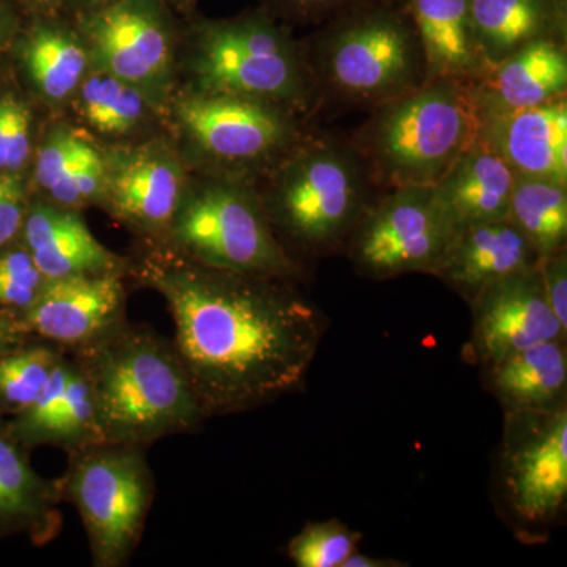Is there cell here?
Returning <instances> with one entry per match:
<instances>
[{"instance_id":"obj_34","label":"cell","mask_w":567,"mask_h":567,"mask_svg":"<svg viewBox=\"0 0 567 567\" xmlns=\"http://www.w3.org/2000/svg\"><path fill=\"white\" fill-rule=\"evenodd\" d=\"M28 208L21 175L0 174V251L20 238Z\"/></svg>"},{"instance_id":"obj_13","label":"cell","mask_w":567,"mask_h":567,"mask_svg":"<svg viewBox=\"0 0 567 567\" xmlns=\"http://www.w3.org/2000/svg\"><path fill=\"white\" fill-rule=\"evenodd\" d=\"M104 155V210L151 240L166 237L189 185L177 153L162 141H151Z\"/></svg>"},{"instance_id":"obj_12","label":"cell","mask_w":567,"mask_h":567,"mask_svg":"<svg viewBox=\"0 0 567 567\" xmlns=\"http://www.w3.org/2000/svg\"><path fill=\"white\" fill-rule=\"evenodd\" d=\"M92 65L140 89L159 110L174 82V44L162 18L137 0H122L84 22Z\"/></svg>"},{"instance_id":"obj_24","label":"cell","mask_w":567,"mask_h":567,"mask_svg":"<svg viewBox=\"0 0 567 567\" xmlns=\"http://www.w3.org/2000/svg\"><path fill=\"white\" fill-rule=\"evenodd\" d=\"M427 62V81H477L488 63L477 47L470 0H406Z\"/></svg>"},{"instance_id":"obj_39","label":"cell","mask_w":567,"mask_h":567,"mask_svg":"<svg viewBox=\"0 0 567 567\" xmlns=\"http://www.w3.org/2000/svg\"><path fill=\"white\" fill-rule=\"evenodd\" d=\"M10 40V25L7 20L6 13H3L2 6H0V50L6 48V44Z\"/></svg>"},{"instance_id":"obj_21","label":"cell","mask_w":567,"mask_h":567,"mask_svg":"<svg viewBox=\"0 0 567 567\" xmlns=\"http://www.w3.org/2000/svg\"><path fill=\"white\" fill-rule=\"evenodd\" d=\"M483 115L528 110L567 95L566 40L543 39L488 66L475 81Z\"/></svg>"},{"instance_id":"obj_4","label":"cell","mask_w":567,"mask_h":567,"mask_svg":"<svg viewBox=\"0 0 567 567\" xmlns=\"http://www.w3.org/2000/svg\"><path fill=\"white\" fill-rule=\"evenodd\" d=\"M322 104L372 111L427 81L423 43L409 10L360 0L301 43Z\"/></svg>"},{"instance_id":"obj_41","label":"cell","mask_w":567,"mask_h":567,"mask_svg":"<svg viewBox=\"0 0 567 567\" xmlns=\"http://www.w3.org/2000/svg\"><path fill=\"white\" fill-rule=\"evenodd\" d=\"M91 2H103V0H91Z\"/></svg>"},{"instance_id":"obj_17","label":"cell","mask_w":567,"mask_h":567,"mask_svg":"<svg viewBox=\"0 0 567 567\" xmlns=\"http://www.w3.org/2000/svg\"><path fill=\"white\" fill-rule=\"evenodd\" d=\"M540 252L509 218L454 233L434 274L470 303L487 286L539 265Z\"/></svg>"},{"instance_id":"obj_5","label":"cell","mask_w":567,"mask_h":567,"mask_svg":"<svg viewBox=\"0 0 567 567\" xmlns=\"http://www.w3.org/2000/svg\"><path fill=\"white\" fill-rule=\"evenodd\" d=\"M483 126L475 82L435 78L369 111L350 141L380 189L434 186Z\"/></svg>"},{"instance_id":"obj_22","label":"cell","mask_w":567,"mask_h":567,"mask_svg":"<svg viewBox=\"0 0 567 567\" xmlns=\"http://www.w3.org/2000/svg\"><path fill=\"white\" fill-rule=\"evenodd\" d=\"M483 132L520 177L567 183V95L528 110L484 115Z\"/></svg>"},{"instance_id":"obj_7","label":"cell","mask_w":567,"mask_h":567,"mask_svg":"<svg viewBox=\"0 0 567 567\" xmlns=\"http://www.w3.org/2000/svg\"><path fill=\"white\" fill-rule=\"evenodd\" d=\"M163 240L197 262L300 282L306 267L286 251L252 178L215 174L188 185Z\"/></svg>"},{"instance_id":"obj_37","label":"cell","mask_w":567,"mask_h":567,"mask_svg":"<svg viewBox=\"0 0 567 567\" xmlns=\"http://www.w3.org/2000/svg\"><path fill=\"white\" fill-rule=\"evenodd\" d=\"M31 336L25 334L22 330L20 319L14 316L0 312V353L14 349L28 341Z\"/></svg>"},{"instance_id":"obj_31","label":"cell","mask_w":567,"mask_h":567,"mask_svg":"<svg viewBox=\"0 0 567 567\" xmlns=\"http://www.w3.org/2000/svg\"><path fill=\"white\" fill-rule=\"evenodd\" d=\"M47 281L18 238L0 251V312L20 319L35 303Z\"/></svg>"},{"instance_id":"obj_20","label":"cell","mask_w":567,"mask_h":567,"mask_svg":"<svg viewBox=\"0 0 567 567\" xmlns=\"http://www.w3.org/2000/svg\"><path fill=\"white\" fill-rule=\"evenodd\" d=\"M517 174L487 134L481 133L434 185L454 229L507 218Z\"/></svg>"},{"instance_id":"obj_16","label":"cell","mask_w":567,"mask_h":567,"mask_svg":"<svg viewBox=\"0 0 567 567\" xmlns=\"http://www.w3.org/2000/svg\"><path fill=\"white\" fill-rule=\"evenodd\" d=\"M18 442L29 451L54 446L66 454L103 442L91 382L76 358H62L35 402L9 421Z\"/></svg>"},{"instance_id":"obj_25","label":"cell","mask_w":567,"mask_h":567,"mask_svg":"<svg viewBox=\"0 0 567 567\" xmlns=\"http://www.w3.org/2000/svg\"><path fill=\"white\" fill-rule=\"evenodd\" d=\"M470 11L488 66L533 41L566 40V0H470Z\"/></svg>"},{"instance_id":"obj_27","label":"cell","mask_w":567,"mask_h":567,"mask_svg":"<svg viewBox=\"0 0 567 567\" xmlns=\"http://www.w3.org/2000/svg\"><path fill=\"white\" fill-rule=\"evenodd\" d=\"M74 96L82 121L103 136H130L155 111L140 89L93 65Z\"/></svg>"},{"instance_id":"obj_3","label":"cell","mask_w":567,"mask_h":567,"mask_svg":"<svg viewBox=\"0 0 567 567\" xmlns=\"http://www.w3.org/2000/svg\"><path fill=\"white\" fill-rule=\"evenodd\" d=\"M256 178L268 221L286 251L303 265L344 254L368 205L382 192L353 142L308 130Z\"/></svg>"},{"instance_id":"obj_33","label":"cell","mask_w":567,"mask_h":567,"mask_svg":"<svg viewBox=\"0 0 567 567\" xmlns=\"http://www.w3.org/2000/svg\"><path fill=\"white\" fill-rule=\"evenodd\" d=\"M32 156V112L13 93L0 96V174L21 175Z\"/></svg>"},{"instance_id":"obj_26","label":"cell","mask_w":567,"mask_h":567,"mask_svg":"<svg viewBox=\"0 0 567 567\" xmlns=\"http://www.w3.org/2000/svg\"><path fill=\"white\" fill-rule=\"evenodd\" d=\"M22 63L37 93L55 106L74 99L92 59L85 41L63 29L41 25L25 41Z\"/></svg>"},{"instance_id":"obj_40","label":"cell","mask_w":567,"mask_h":567,"mask_svg":"<svg viewBox=\"0 0 567 567\" xmlns=\"http://www.w3.org/2000/svg\"><path fill=\"white\" fill-rule=\"evenodd\" d=\"M380 2L390 3V6L404 7V9H406V0H380Z\"/></svg>"},{"instance_id":"obj_18","label":"cell","mask_w":567,"mask_h":567,"mask_svg":"<svg viewBox=\"0 0 567 567\" xmlns=\"http://www.w3.org/2000/svg\"><path fill=\"white\" fill-rule=\"evenodd\" d=\"M20 241L47 279L73 275H130V260L96 240L80 210L39 199L29 203Z\"/></svg>"},{"instance_id":"obj_1","label":"cell","mask_w":567,"mask_h":567,"mask_svg":"<svg viewBox=\"0 0 567 567\" xmlns=\"http://www.w3.org/2000/svg\"><path fill=\"white\" fill-rule=\"evenodd\" d=\"M147 240L130 275L166 301L175 352L207 420L305 386L328 319L297 281L210 267Z\"/></svg>"},{"instance_id":"obj_28","label":"cell","mask_w":567,"mask_h":567,"mask_svg":"<svg viewBox=\"0 0 567 567\" xmlns=\"http://www.w3.org/2000/svg\"><path fill=\"white\" fill-rule=\"evenodd\" d=\"M507 218L540 256L567 248V183L517 175Z\"/></svg>"},{"instance_id":"obj_32","label":"cell","mask_w":567,"mask_h":567,"mask_svg":"<svg viewBox=\"0 0 567 567\" xmlns=\"http://www.w3.org/2000/svg\"><path fill=\"white\" fill-rule=\"evenodd\" d=\"M95 144L71 126H55L41 142L33 164V181L47 194L62 182Z\"/></svg>"},{"instance_id":"obj_11","label":"cell","mask_w":567,"mask_h":567,"mask_svg":"<svg viewBox=\"0 0 567 567\" xmlns=\"http://www.w3.org/2000/svg\"><path fill=\"white\" fill-rule=\"evenodd\" d=\"M499 492L514 524L536 535L554 524L567 499V406L505 413Z\"/></svg>"},{"instance_id":"obj_2","label":"cell","mask_w":567,"mask_h":567,"mask_svg":"<svg viewBox=\"0 0 567 567\" xmlns=\"http://www.w3.org/2000/svg\"><path fill=\"white\" fill-rule=\"evenodd\" d=\"M84 369L103 442L148 447L194 434L205 423L173 339L128 319L110 333L69 350Z\"/></svg>"},{"instance_id":"obj_9","label":"cell","mask_w":567,"mask_h":567,"mask_svg":"<svg viewBox=\"0 0 567 567\" xmlns=\"http://www.w3.org/2000/svg\"><path fill=\"white\" fill-rule=\"evenodd\" d=\"M175 117L213 173L248 178L274 166L309 130L287 107L224 93H185Z\"/></svg>"},{"instance_id":"obj_42","label":"cell","mask_w":567,"mask_h":567,"mask_svg":"<svg viewBox=\"0 0 567 567\" xmlns=\"http://www.w3.org/2000/svg\"><path fill=\"white\" fill-rule=\"evenodd\" d=\"M40 2H52V0H40Z\"/></svg>"},{"instance_id":"obj_15","label":"cell","mask_w":567,"mask_h":567,"mask_svg":"<svg viewBox=\"0 0 567 567\" xmlns=\"http://www.w3.org/2000/svg\"><path fill=\"white\" fill-rule=\"evenodd\" d=\"M123 278L103 274L48 279L35 303L20 317L22 330L65 352L91 344L126 320Z\"/></svg>"},{"instance_id":"obj_29","label":"cell","mask_w":567,"mask_h":567,"mask_svg":"<svg viewBox=\"0 0 567 567\" xmlns=\"http://www.w3.org/2000/svg\"><path fill=\"white\" fill-rule=\"evenodd\" d=\"M65 350L39 338L0 353V416H17L43 393Z\"/></svg>"},{"instance_id":"obj_6","label":"cell","mask_w":567,"mask_h":567,"mask_svg":"<svg viewBox=\"0 0 567 567\" xmlns=\"http://www.w3.org/2000/svg\"><path fill=\"white\" fill-rule=\"evenodd\" d=\"M188 66L196 92L262 100L301 117L322 107L300 41L265 14L205 24Z\"/></svg>"},{"instance_id":"obj_35","label":"cell","mask_w":567,"mask_h":567,"mask_svg":"<svg viewBox=\"0 0 567 567\" xmlns=\"http://www.w3.org/2000/svg\"><path fill=\"white\" fill-rule=\"evenodd\" d=\"M537 268L548 305L567 330V248L546 254Z\"/></svg>"},{"instance_id":"obj_30","label":"cell","mask_w":567,"mask_h":567,"mask_svg":"<svg viewBox=\"0 0 567 567\" xmlns=\"http://www.w3.org/2000/svg\"><path fill=\"white\" fill-rule=\"evenodd\" d=\"M360 540L342 522H311L290 539L287 555L297 567H341Z\"/></svg>"},{"instance_id":"obj_8","label":"cell","mask_w":567,"mask_h":567,"mask_svg":"<svg viewBox=\"0 0 567 567\" xmlns=\"http://www.w3.org/2000/svg\"><path fill=\"white\" fill-rule=\"evenodd\" d=\"M147 447L102 442L69 454L63 502L76 507L87 533L92 565H128L155 499Z\"/></svg>"},{"instance_id":"obj_19","label":"cell","mask_w":567,"mask_h":567,"mask_svg":"<svg viewBox=\"0 0 567 567\" xmlns=\"http://www.w3.org/2000/svg\"><path fill=\"white\" fill-rule=\"evenodd\" d=\"M62 502L61 477L41 476L28 447L0 416V537L25 535L35 546L52 543L62 528Z\"/></svg>"},{"instance_id":"obj_23","label":"cell","mask_w":567,"mask_h":567,"mask_svg":"<svg viewBox=\"0 0 567 567\" xmlns=\"http://www.w3.org/2000/svg\"><path fill=\"white\" fill-rule=\"evenodd\" d=\"M484 385L505 413L567 406V342L548 341L483 365Z\"/></svg>"},{"instance_id":"obj_38","label":"cell","mask_w":567,"mask_h":567,"mask_svg":"<svg viewBox=\"0 0 567 567\" xmlns=\"http://www.w3.org/2000/svg\"><path fill=\"white\" fill-rule=\"evenodd\" d=\"M406 566L404 563H399L398 559H385L368 557V555L360 554L354 550L349 558L342 563L341 567H401Z\"/></svg>"},{"instance_id":"obj_10","label":"cell","mask_w":567,"mask_h":567,"mask_svg":"<svg viewBox=\"0 0 567 567\" xmlns=\"http://www.w3.org/2000/svg\"><path fill=\"white\" fill-rule=\"evenodd\" d=\"M454 233L434 186H399L371 200L344 254L358 275L375 281L432 275Z\"/></svg>"},{"instance_id":"obj_14","label":"cell","mask_w":567,"mask_h":567,"mask_svg":"<svg viewBox=\"0 0 567 567\" xmlns=\"http://www.w3.org/2000/svg\"><path fill=\"white\" fill-rule=\"evenodd\" d=\"M537 267L491 284L470 301L466 361L483 368L532 346L567 341V330L548 305Z\"/></svg>"},{"instance_id":"obj_36","label":"cell","mask_w":567,"mask_h":567,"mask_svg":"<svg viewBox=\"0 0 567 567\" xmlns=\"http://www.w3.org/2000/svg\"><path fill=\"white\" fill-rule=\"evenodd\" d=\"M275 2L293 21L320 25L360 0H275Z\"/></svg>"}]
</instances>
